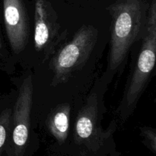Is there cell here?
<instances>
[{
	"instance_id": "cell-1",
	"label": "cell",
	"mask_w": 156,
	"mask_h": 156,
	"mask_svg": "<svg viewBox=\"0 0 156 156\" xmlns=\"http://www.w3.org/2000/svg\"><path fill=\"white\" fill-rule=\"evenodd\" d=\"M143 0H120L110 9L112 15L109 67L117 69L138 37L143 23Z\"/></svg>"
},
{
	"instance_id": "cell-2",
	"label": "cell",
	"mask_w": 156,
	"mask_h": 156,
	"mask_svg": "<svg viewBox=\"0 0 156 156\" xmlns=\"http://www.w3.org/2000/svg\"><path fill=\"white\" fill-rule=\"evenodd\" d=\"M145 27L141 50L121 104V114L127 119L144 91L156 62V0H152Z\"/></svg>"
},
{
	"instance_id": "cell-3",
	"label": "cell",
	"mask_w": 156,
	"mask_h": 156,
	"mask_svg": "<svg viewBox=\"0 0 156 156\" xmlns=\"http://www.w3.org/2000/svg\"><path fill=\"white\" fill-rule=\"evenodd\" d=\"M98 30L93 26H83L69 43L59 51L53 61L54 78L64 82L82 66L96 44Z\"/></svg>"
},
{
	"instance_id": "cell-4",
	"label": "cell",
	"mask_w": 156,
	"mask_h": 156,
	"mask_svg": "<svg viewBox=\"0 0 156 156\" xmlns=\"http://www.w3.org/2000/svg\"><path fill=\"white\" fill-rule=\"evenodd\" d=\"M33 85L31 76H29L20 87L13 114H12V139L17 150L24 147L28 140Z\"/></svg>"
},
{
	"instance_id": "cell-5",
	"label": "cell",
	"mask_w": 156,
	"mask_h": 156,
	"mask_svg": "<svg viewBox=\"0 0 156 156\" xmlns=\"http://www.w3.org/2000/svg\"><path fill=\"white\" fill-rule=\"evenodd\" d=\"M3 18L9 44L19 53L27 44L28 27L22 0H3Z\"/></svg>"
},
{
	"instance_id": "cell-6",
	"label": "cell",
	"mask_w": 156,
	"mask_h": 156,
	"mask_svg": "<svg viewBox=\"0 0 156 156\" xmlns=\"http://www.w3.org/2000/svg\"><path fill=\"white\" fill-rule=\"evenodd\" d=\"M56 18L50 3L37 0L34 9V47L37 51L47 48L56 34Z\"/></svg>"
},
{
	"instance_id": "cell-7",
	"label": "cell",
	"mask_w": 156,
	"mask_h": 156,
	"mask_svg": "<svg viewBox=\"0 0 156 156\" xmlns=\"http://www.w3.org/2000/svg\"><path fill=\"white\" fill-rule=\"evenodd\" d=\"M97 101L91 98L81 110L76 121V134L79 139L87 140L94 133L97 123Z\"/></svg>"
},
{
	"instance_id": "cell-8",
	"label": "cell",
	"mask_w": 156,
	"mask_h": 156,
	"mask_svg": "<svg viewBox=\"0 0 156 156\" xmlns=\"http://www.w3.org/2000/svg\"><path fill=\"white\" fill-rule=\"evenodd\" d=\"M70 110L68 105H60L53 111L48 120L49 129L58 141H64L68 135Z\"/></svg>"
},
{
	"instance_id": "cell-9",
	"label": "cell",
	"mask_w": 156,
	"mask_h": 156,
	"mask_svg": "<svg viewBox=\"0 0 156 156\" xmlns=\"http://www.w3.org/2000/svg\"><path fill=\"white\" fill-rule=\"evenodd\" d=\"M12 111L10 108H4L0 111V155L6 143L8 135L11 129Z\"/></svg>"
},
{
	"instance_id": "cell-10",
	"label": "cell",
	"mask_w": 156,
	"mask_h": 156,
	"mask_svg": "<svg viewBox=\"0 0 156 156\" xmlns=\"http://www.w3.org/2000/svg\"><path fill=\"white\" fill-rule=\"evenodd\" d=\"M142 135L151 148L156 152V130L149 127L141 129Z\"/></svg>"
},
{
	"instance_id": "cell-11",
	"label": "cell",
	"mask_w": 156,
	"mask_h": 156,
	"mask_svg": "<svg viewBox=\"0 0 156 156\" xmlns=\"http://www.w3.org/2000/svg\"><path fill=\"white\" fill-rule=\"evenodd\" d=\"M2 42L1 36H0V56L2 55Z\"/></svg>"
}]
</instances>
